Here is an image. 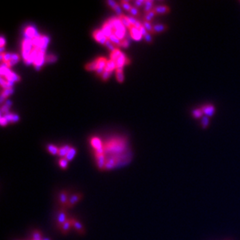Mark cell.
Instances as JSON below:
<instances>
[{
    "label": "cell",
    "instance_id": "cell-1",
    "mask_svg": "<svg viewBox=\"0 0 240 240\" xmlns=\"http://www.w3.org/2000/svg\"><path fill=\"white\" fill-rule=\"evenodd\" d=\"M106 156H119L127 154L128 141L124 138H113L103 143Z\"/></svg>",
    "mask_w": 240,
    "mask_h": 240
},
{
    "label": "cell",
    "instance_id": "cell-2",
    "mask_svg": "<svg viewBox=\"0 0 240 240\" xmlns=\"http://www.w3.org/2000/svg\"><path fill=\"white\" fill-rule=\"evenodd\" d=\"M113 28V34L117 37L120 40H123L126 35V27L119 17H113L108 19Z\"/></svg>",
    "mask_w": 240,
    "mask_h": 240
},
{
    "label": "cell",
    "instance_id": "cell-3",
    "mask_svg": "<svg viewBox=\"0 0 240 240\" xmlns=\"http://www.w3.org/2000/svg\"><path fill=\"white\" fill-rule=\"evenodd\" d=\"M33 48H34V44H33L32 40L27 38L23 39L22 41V56H23L25 63L27 62L29 60Z\"/></svg>",
    "mask_w": 240,
    "mask_h": 240
},
{
    "label": "cell",
    "instance_id": "cell-4",
    "mask_svg": "<svg viewBox=\"0 0 240 240\" xmlns=\"http://www.w3.org/2000/svg\"><path fill=\"white\" fill-rule=\"evenodd\" d=\"M50 41L48 37L43 36V35L38 34L34 39H32L34 48H36L39 50L46 51V48L48 47V44Z\"/></svg>",
    "mask_w": 240,
    "mask_h": 240
},
{
    "label": "cell",
    "instance_id": "cell-5",
    "mask_svg": "<svg viewBox=\"0 0 240 240\" xmlns=\"http://www.w3.org/2000/svg\"><path fill=\"white\" fill-rule=\"evenodd\" d=\"M82 198H83V194L82 193H76V194H71L65 209L67 210L73 208L78 203H79L82 200Z\"/></svg>",
    "mask_w": 240,
    "mask_h": 240
},
{
    "label": "cell",
    "instance_id": "cell-6",
    "mask_svg": "<svg viewBox=\"0 0 240 240\" xmlns=\"http://www.w3.org/2000/svg\"><path fill=\"white\" fill-rule=\"evenodd\" d=\"M90 144L94 149V153H104L103 143L99 138L93 137L90 139Z\"/></svg>",
    "mask_w": 240,
    "mask_h": 240
},
{
    "label": "cell",
    "instance_id": "cell-7",
    "mask_svg": "<svg viewBox=\"0 0 240 240\" xmlns=\"http://www.w3.org/2000/svg\"><path fill=\"white\" fill-rule=\"evenodd\" d=\"M69 219L68 218V214H67L66 209L65 208H61L59 210V212H58L57 217H56V226L58 229L60 227Z\"/></svg>",
    "mask_w": 240,
    "mask_h": 240
},
{
    "label": "cell",
    "instance_id": "cell-8",
    "mask_svg": "<svg viewBox=\"0 0 240 240\" xmlns=\"http://www.w3.org/2000/svg\"><path fill=\"white\" fill-rule=\"evenodd\" d=\"M69 197H70L69 193L67 191H65V190L61 191L58 194V204L61 206V208H65V209L67 204L69 202Z\"/></svg>",
    "mask_w": 240,
    "mask_h": 240
},
{
    "label": "cell",
    "instance_id": "cell-9",
    "mask_svg": "<svg viewBox=\"0 0 240 240\" xmlns=\"http://www.w3.org/2000/svg\"><path fill=\"white\" fill-rule=\"evenodd\" d=\"M46 61V57H45V51H42V50H39L38 55L37 56V58L35 61H34V65L36 68L37 70H39L42 67V65L44 64V61Z\"/></svg>",
    "mask_w": 240,
    "mask_h": 240
},
{
    "label": "cell",
    "instance_id": "cell-10",
    "mask_svg": "<svg viewBox=\"0 0 240 240\" xmlns=\"http://www.w3.org/2000/svg\"><path fill=\"white\" fill-rule=\"evenodd\" d=\"M95 61L96 63V73L98 75H100L101 76L105 71V67H106V65H107L108 60L106 58L99 57L98 58H96Z\"/></svg>",
    "mask_w": 240,
    "mask_h": 240
},
{
    "label": "cell",
    "instance_id": "cell-11",
    "mask_svg": "<svg viewBox=\"0 0 240 240\" xmlns=\"http://www.w3.org/2000/svg\"><path fill=\"white\" fill-rule=\"evenodd\" d=\"M94 154H95L96 165H97V167L99 168V170H105V165H106V161H107L106 155L104 153H94Z\"/></svg>",
    "mask_w": 240,
    "mask_h": 240
},
{
    "label": "cell",
    "instance_id": "cell-12",
    "mask_svg": "<svg viewBox=\"0 0 240 240\" xmlns=\"http://www.w3.org/2000/svg\"><path fill=\"white\" fill-rule=\"evenodd\" d=\"M71 221L73 224V229H74L79 235L80 236H83L86 233V229L84 228L82 222H80L79 220L76 218H71Z\"/></svg>",
    "mask_w": 240,
    "mask_h": 240
},
{
    "label": "cell",
    "instance_id": "cell-13",
    "mask_svg": "<svg viewBox=\"0 0 240 240\" xmlns=\"http://www.w3.org/2000/svg\"><path fill=\"white\" fill-rule=\"evenodd\" d=\"M93 36L94 39L101 44H105L106 42L108 40V38L105 36V34L101 30H96V31H94Z\"/></svg>",
    "mask_w": 240,
    "mask_h": 240
},
{
    "label": "cell",
    "instance_id": "cell-14",
    "mask_svg": "<svg viewBox=\"0 0 240 240\" xmlns=\"http://www.w3.org/2000/svg\"><path fill=\"white\" fill-rule=\"evenodd\" d=\"M39 34L37 31L36 28L34 27H32V26H28L27 27H26L24 31V36L25 38L27 39H34L36 36H37Z\"/></svg>",
    "mask_w": 240,
    "mask_h": 240
},
{
    "label": "cell",
    "instance_id": "cell-15",
    "mask_svg": "<svg viewBox=\"0 0 240 240\" xmlns=\"http://www.w3.org/2000/svg\"><path fill=\"white\" fill-rule=\"evenodd\" d=\"M116 64L117 69H123V67L127 64H129L130 60L128 59V58L126 57V55L124 53L121 54V55L114 61Z\"/></svg>",
    "mask_w": 240,
    "mask_h": 240
},
{
    "label": "cell",
    "instance_id": "cell-16",
    "mask_svg": "<svg viewBox=\"0 0 240 240\" xmlns=\"http://www.w3.org/2000/svg\"><path fill=\"white\" fill-rule=\"evenodd\" d=\"M72 229H73V224H72V221H71V218H69L59 228V231L61 232V234H63L64 236H66L67 234H69V232Z\"/></svg>",
    "mask_w": 240,
    "mask_h": 240
},
{
    "label": "cell",
    "instance_id": "cell-17",
    "mask_svg": "<svg viewBox=\"0 0 240 240\" xmlns=\"http://www.w3.org/2000/svg\"><path fill=\"white\" fill-rule=\"evenodd\" d=\"M128 31H129L130 36L132 37V38L135 40H140L142 37V34H141V31H139V29L136 28L134 26H132Z\"/></svg>",
    "mask_w": 240,
    "mask_h": 240
},
{
    "label": "cell",
    "instance_id": "cell-18",
    "mask_svg": "<svg viewBox=\"0 0 240 240\" xmlns=\"http://www.w3.org/2000/svg\"><path fill=\"white\" fill-rule=\"evenodd\" d=\"M101 31H103V33L105 34V36L107 37V38H109V37L113 34V28L112 27H111V23L108 22V20L103 23Z\"/></svg>",
    "mask_w": 240,
    "mask_h": 240
},
{
    "label": "cell",
    "instance_id": "cell-19",
    "mask_svg": "<svg viewBox=\"0 0 240 240\" xmlns=\"http://www.w3.org/2000/svg\"><path fill=\"white\" fill-rule=\"evenodd\" d=\"M200 109L203 111V114H204L205 116L208 117L213 116L215 112V109L213 105H206Z\"/></svg>",
    "mask_w": 240,
    "mask_h": 240
},
{
    "label": "cell",
    "instance_id": "cell-20",
    "mask_svg": "<svg viewBox=\"0 0 240 240\" xmlns=\"http://www.w3.org/2000/svg\"><path fill=\"white\" fill-rule=\"evenodd\" d=\"M13 93V88H8V89L2 90V93H1V103H3V101L7 99L8 96H10V95H12Z\"/></svg>",
    "mask_w": 240,
    "mask_h": 240
},
{
    "label": "cell",
    "instance_id": "cell-21",
    "mask_svg": "<svg viewBox=\"0 0 240 240\" xmlns=\"http://www.w3.org/2000/svg\"><path fill=\"white\" fill-rule=\"evenodd\" d=\"M114 69H117L116 64H115L114 61L111 59L108 60L107 65H106V67H105V71L106 72H109V73H112Z\"/></svg>",
    "mask_w": 240,
    "mask_h": 240
},
{
    "label": "cell",
    "instance_id": "cell-22",
    "mask_svg": "<svg viewBox=\"0 0 240 240\" xmlns=\"http://www.w3.org/2000/svg\"><path fill=\"white\" fill-rule=\"evenodd\" d=\"M70 148L71 147L69 145H64L63 147L60 148L59 151H58V156L61 158H65Z\"/></svg>",
    "mask_w": 240,
    "mask_h": 240
},
{
    "label": "cell",
    "instance_id": "cell-23",
    "mask_svg": "<svg viewBox=\"0 0 240 240\" xmlns=\"http://www.w3.org/2000/svg\"><path fill=\"white\" fill-rule=\"evenodd\" d=\"M154 10L156 11V13L162 14V13H168V12L170 11V9H169V7L166 6H156V7L155 8Z\"/></svg>",
    "mask_w": 240,
    "mask_h": 240
},
{
    "label": "cell",
    "instance_id": "cell-24",
    "mask_svg": "<svg viewBox=\"0 0 240 240\" xmlns=\"http://www.w3.org/2000/svg\"><path fill=\"white\" fill-rule=\"evenodd\" d=\"M121 54H122L121 51H120V49H118V48H116L114 51H113V52H111V59L113 60L114 61H115L120 55H121Z\"/></svg>",
    "mask_w": 240,
    "mask_h": 240
},
{
    "label": "cell",
    "instance_id": "cell-25",
    "mask_svg": "<svg viewBox=\"0 0 240 240\" xmlns=\"http://www.w3.org/2000/svg\"><path fill=\"white\" fill-rule=\"evenodd\" d=\"M119 18H120V19L121 20V22L123 23V24L124 25V27H125L126 28H128V30H129V29L132 27V24L130 23L129 20H128V16H124L122 14V15L119 16Z\"/></svg>",
    "mask_w": 240,
    "mask_h": 240
},
{
    "label": "cell",
    "instance_id": "cell-26",
    "mask_svg": "<svg viewBox=\"0 0 240 240\" xmlns=\"http://www.w3.org/2000/svg\"><path fill=\"white\" fill-rule=\"evenodd\" d=\"M76 154V149H75V148H73V147H71L70 149H69V153H68L66 157H65V159H66L69 162V161H72V160L74 159Z\"/></svg>",
    "mask_w": 240,
    "mask_h": 240
},
{
    "label": "cell",
    "instance_id": "cell-27",
    "mask_svg": "<svg viewBox=\"0 0 240 240\" xmlns=\"http://www.w3.org/2000/svg\"><path fill=\"white\" fill-rule=\"evenodd\" d=\"M43 236L40 231L35 229L32 232V240H42L43 239Z\"/></svg>",
    "mask_w": 240,
    "mask_h": 240
},
{
    "label": "cell",
    "instance_id": "cell-28",
    "mask_svg": "<svg viewBox=\"0 0 240 240\" xmlns=\"http://www.w3.org/2000/svg\"><path fill=\"white\" fill-rule=\"evenodd\" d=\"M19 61V55H17V54H12L11 60H10V61L9 62L8 65H9V67L10 68V67L13 66V65H16Z\"/></svg>",
    "mask_w": 240,
    "mask_h": 240
},
{
    "label": "cell",
    "instance_id": "cell-29",
    "mask_svg": "<svg viewBox=\"0 0 240 240\" xmlns=\"http://www.w3.org/2000/svg\"><path fill=\"white\" fill-rule=\"evenodd\" d=\"M116 78L117 80L119 82H122L124 81V73H123V69H116Z\"/></svg>",
    "mask_w": 240,
    "mask_h": 240
},
{
    "label": "cell",
    "instance_id": "cell-30",
    "mask_svg": "<svg viewBox=\"0 0 240 240\" xmlns=\"http://www.w3.org/2000/svg\"><path fill=\"white\" fill-rule=\"evenodd\" d=\"M47 149H48V152H49V153H51L52 155H53V156L58 155V151H59V149H58V147H56L55 145H48Z\"/></svg>",
    "mask_w": 240,
    "mask_h": 240
},
{
    "label": "cell",
    "instance_id": "cell-31",
    "mask_svg": "<svg viewBox=\"0 0 240 240\" xmlns=\"http://www.w3.org/2000/svg\"><path fill=\"white\" fill-rule=\"evenodd\" d=\"M153 0H146L145 1V11L147 13L149 12L152 11V9H153Z\"/></svg>",
    "mask_w": 240,
    "mask_h": 240
},
{
    "label": "cell",
    "instance_id": "cell-32",
    "mask_svg": "<svg viewBox=\"0 0 240 240\" xmlns=\"http://www.w3.org/2000/svg\"><path fill=\"white\" fill-rule=\"evenodd\" d=\"M166 30V27L163 24H157L153 27V32L161 33Z\"/></svg>",
    "mask_w": 240,
    "mask_h": 240
},
{
    "label": "cell",
    "instance_id": "cell-33",
    "mask_svg": "<svg viewBox=\"0 0 240 240\" xmlns=\"http://www.w3.org/2000/svg\"><path fill=\"white\" fill-rule=\"evenodd\" d=\"M109 40H111L113 44L114 45H117V46H120V44H121V40L117 37L115 36L114 34H112L110 37H109Z\"/></svg>",
    "mask_w": 240,
    "mask_h": 240
},
{
    "label": "cell",
    "instance_id": "cell-34",
    "mask_svg": "<svg viewBox=\"0 0 240 240\" xmlns=\"http://www.w3.org/2000/svg\"><path fill=\"white\" fill-rule=\"evenodd\" d=\"M68 164H69V161L65 158L60 159L59 161H58V165L62 170H65L68 167Z\"/></svg>",
    "mask_w": 240,
    "mask_h": 240
},
{
    "label": "cell",
    "instance_id": "cell-35",
    "mask_svg": "<svg viewBox=\"0 0 240 240\" xmlns=\"http://www.w3.org/2000/svg\"><path fill=\"white\" fill-rule=\"evenodd\" d=\"M120 3H121V5H122V7L124 8L126 11L130 12L131 9L132 8V6L130 5L129 1H128V0H123V1H121Z\"/></svg>",
    "mask_w": 240,
    "mask_h": 240
},
{
    "label": "cell",
    "instance_id": "cell-36",
    "mask_svg": "<svg viewBox=\"0 0 240 240\" xmlns=\"http://www.w3.org/2000/svg\"><path fill=\"white\" fill-rule=\"evenodd\" d=\"M86 69L87 71H96V61L87 64L86 65Z\"/></svg>",
    "mask_w": 240,
    "mask_h": 240
},
{
    "label": "cell",
    "instance_id": "cell-37",
    "mask_svg": "<svg viewBox=\"0 0 240 240\" xmlns=\"http://www.w3.org/2000/svg\"><path fill=\"white\" fill-rule=\"evenodd\" d=\"M156 11H155L154 10H153L152 11L149 12V13H148L145 16V20L148 21V22H149V21L152 20V19H153L155 16H156Z\"/></svg>",
    "mask_w": 240,
    "mask_h": 240
},
{
    "label": "cell",
    "instance_id": "cell-38",
    "mask_svg": "<svg viewBox=\"0 0 240 240\" xmlns=\"http://www.w3.org/2000/svg\"><path fill=\"white\" fill-rule=\"evenodd\" d=\"M193 116L195 118H199L203 114V111L201 109H195L193 111Z\"/></svg>",
    "mask_w": 240,
    "mask_h": 240
},
{
    "label": "cell",
    "instance_id": "cell-39",
    "mask_svg": "<svg viewBox=\"0 0 240 240\" xmlns=\"http://www.w3.org/2000/svg\"><path fill=\"white\" fill-rule=\"evenodd\" d=\"M201 124H202V128H206L209 124V117L207 116H204L202 117L201 119Z\"/></svg>",
    "mask_w": 240,
    "mask_h": 240
},
{
    "label": "cell",
    "instance_id": "cell-40",
    "mask_svg": "<svg viewBox=\"0 0 240 240\" xmlns=\"http://www.w3.org/2000/svg\"><path fill=\"white\" fill-rule=\"evenodd\" d=\"M143 26H144L145 28L146 29V31H149V33L153 32V27L152 26V24H151L149 22H148V21H145V22L143 23Z\"/></svg>",
    "mask_w": 240,
    "mask_h": 240
},
{
    "label": "cell",
    "instance_id": "cell-41",
    "mask_svg": "<svg viewBox=\"0 0 240 240\" xmlns=\"http://www.w3.org/2000/svg\"><path fill=\"white\" fill-rule=\"evenodd\" d=\"M105 45H106V47H107V48H108V49L110 50V51H111V52H113V51H114V50L116 49V48H115L114 44H113L112 42H111V40H109V39H108V40H107V41L106 42V44H105Z\"/></svg>",
    "mask_w": 240,
    "mask_h": 240
},
{
    "label": "cell",
    "instance_id": "cell-42",
    "mask_svg": "<svg viewBox=\"0 0 240 240\" xmlns=\"http://www.w3.org/2000/svg\"><path fill=\"white\" fill-rule=\"evenodd\" d=\"M57 61V58L56 56L53 55H48L46 57V61L47 62H55Z\"/></svg>",
    "mask_w": 240,
    "mask_h": 240
},
{
    "label": "cell",
    "instance_id": "cell-43",
    "mask_svg": "<svg viewBox=\"0 0 240 240\" xmlns=\"http://www.w3.org/2000/svg\"><path fill=\"white\" fill-rule=\"evenodd\" d=\"M10 106H8V105L6 104L3 105L2 107V108H1V113H2V114H5V115L7 114L10 113Z\"/></svg>",
    "mask_w": 240,
    "mask_h": 240
},
{
    "label": "cell",
    "instance_id": "cell-44",
    "mask_svg": "<svg viewBox=\"0 0 240 240\" xmlns=\"http://www.w3.org/2000/svg\"><path fill=\"white\" fill-rule=\"evenodd\" d=\"M111 73H109V72H106V71H104L103 74L101 75V78H102V79L103 80H104V81H107V80L111 77Z\"/></svg>",
    "mask_w": 240,
    "mask_h": 240
},
{
    "label": "cell",
    "instance_id": "cell-45",
    "mask_svg": "<svg viewBox=\"0 0 240 240\" xmlns=\"http://www.w3.org/2000/svg\"><path fill=\"white\" fill-rule=\"evenodd\" d=\"M130 44L129 40L128 38H124V40H121V44H120V47H123L124 48H128V46Z\"/></svg>",
    "mask_w": 240,
    "mask_h": 240
},
{
    "label": "cell",
    "instance_id": "cell-46",
    "mask_svg": "<svg viewBox=\"0 0 240 240\" xmlns=\"http://www.w3.org/2000/svg\"><path fill=\"white\" fill-rule=\"evenodd\" d=\"M4 117H6V119L7 120V121L9 122V123H10V122H13V120L14 114H10V113H9V114H6Z\"/></svg>",
    "mask_w": 240,
    "mask_h": 240
},
{
    "label": "cell",
    "instance_id": "cell-47",
    "mask_svg": "<svg viewBox=\"0 0 240 240\" xmlns=\"http://www.w3.org/2000/svg\"><path fill=\"white\" fill-rule=\"evenodd\" d=\"M128 20H129L130 23L132 24V26H135V25L138 22L137 19L132 17V16H128Z\"/></svg>",
    "mask_w": 240,
    "mask_h": 240
},
{
    "label": "cell",
    "instance_id": "cell-48",
    "mask_svg": "<svg viewBox=\"0 0 240 240\" xmlns=\"http://www.w3.org/2000/svg\"><path fill=\"white\" fill-rule=\"evenodd\" d=\"M0 122H1V125L2 126L7 125V124L9 123V122L7 121V120L6 119V117L3 116H1V118H0Z\"/></svg>",
    "mask_w": 240,
    "mask_h": 240
},
{
    "label": "cell",
    "instance_id": "cell-49",
    "mask_svg": "<svg viewBox=\"0 0 240 240\" xmlns=\"http://www.w3.org/2000/svg\"><path fill=\"white\" fill-rule=\"evenodd\" d=\"M107 4H108L109 6H111V7H112L113 9L115 7V6L117 5V2H115V1H114V0H109V1H107Z\"/></svg>",
    "mask_w": 240,
    "mask_h": 240
},
{
    "label": "cell",
    "instance_id": "cell-50",
    "mask_svg": "<svg viewBox=\"0 0 240 240\" xmlns=\"http://www.w3.org/2000/svg\"><path fill=\"white\" fill-rule=\"evenodd\" d=\"M114 11L116 12L117 13V15H119V16L122 15L121 10H120V6H119L118 4H117V6H115L114 8Z\"/></svg>",
    "mask_w": 240,
    "mask_h": 240
},
{
    "label": "cell",
    "instance_id": "cell-51",
    "mask_svg": "<svg viewBox=\"0 0 240 240\" xmlns=\"http://www.w3.org/2000/svg\"><path fill=\"white\" fill-rule=\"evenodd\" d=\"M144 38H145V40H146L147 42H149V43H150V42H152V40H153V38H152V36H151V34H149V33H148L145 36H144Z\"/></svg>",
    "mask_w": 240,
    "mask_h": 240
},
{
    "label": "cell",
    "instance_id": "cell-52",
    "mask_svg": "<svg viewBox=\"0 0 240 240\" xmlns=\"http://www.w3.org/2000/svg\"><path fill=\"white\" fill-rule=\"evenodd\" d=\"M130 13H131L132 15H137V14L138 13V11L137 8L132 6V8L131 9V10H130Z\"/></svg>",
    "mask_w": 240,
    "mask_h": 240
},
{
    "label": "cell",
    "instance_id": "cell-53",
    "mask_svg": "<svg viewBox=\"0 0 240 240\" xmlns=\"http://www.w3.org/2000/svg\"><path fill=\"white\" fill-rule=\"evenodd\" d=\"M135 4L137 6H141L142 5L145 4V1H143V0H137V1L135 2Z\"/></svg>",
    "mask_w": 240,
    "mask_h": 240
},
{
    "label": "cell",
    "instance_id": "cell-54",
    "mask_svg": "<svg viewBox=\"0 0 240 240\" xmlns=\"http://www.w3.org/2000/svg\"><path fill=\"white\" fill-rule=\"evenodd\" d=\"M5 43H6V41H5L4 37H1V38H0V48H4Z\"/></svg>",
    "mask_w": 240,
    "mask_h": 240
},
{
    "label": "cell",
    "instance_id": "cell-55",
    "mask_svg": "<svg viewBox=\"0 0 240 240\" xmlns=\"http://www.w3.org/2000/svg\"><path fill=\"white\" fill-rule=\"evenodd\" d=\"M19 117L18 115L16 114H14V117H13V123H16V122L19 121Z\"/></svg>",
    "mask_w": 240,
    "mask_h": 240
},
{
    "label": "cell",
    "instance_id": "cell-56",
    "mask_svg": "<svg viewBox=\"0 0 240 240\" xmlns=\"http://www.w3.org/2000/svg\"><path fill=\"white\" fill-rule=\"evenodd\" d=\"M42 240H52V239H51L50 238H47V237H46V238H44Z\"/></svg>",
    "mask_w": 240,
    "mask_h": 240
}]
</instances>
